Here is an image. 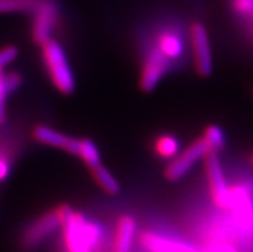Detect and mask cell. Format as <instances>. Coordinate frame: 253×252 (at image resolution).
I'll use <instances>...</instances> for the list:
<instances>
[{"mask_svg": "<svg viewBox=\"0 0 253 252\" xmlns=\"http://www.w3.org/2000/svg\"><path fill=\"white\" fill-rule=\"evenodd\" d=\"M12 170V165H10V160L4 154H0V182H4L10 174Z\"/></svg>", "mask_w": 253, "mask_h": 252, "instance_id": "obj_24", "label": "cell"}, {"mask_svg": "<svg viewBox=\"0 0 253 252\" xmlns=\"http://www.w3.org/2000/svg\"><path fill=\"white\" fill-rule=\"evenodd\" d=\"M32 14V39L36 44L42 45L51 39L59 22V5L55 0H42Z\"/></svg>", "mask_w": 253, "mask_h": 252, "instance_id": "obj_5", "label": "cell"}, {"mask_svg": "<svg viewBox=\"0 0 253 252\" xmlns=\"http://www.w3.org/2000/svg\"><path fill=\"white\" fill-rule=\"evenodd\" d=\"M206 144L209 146L210 152H216L222 150L225 146V133L220 126L217 125H210L205 129V134H203Z\"/></svg>", "mask_w": 253, "mask_h": 252, "instance_id": "obj_18", "label": "cell"}, {"mask_svg": "<svg viewBox=\"0 0 253 252\" xmlns=\"http://www.w3.org/2000/svg\"><path fill=\"white\" fill-rule=\"evenodd\" d=\"M170 59L154 45L148 50L143 62L140 86L144 92H152L161 83L162 77L170 68Z\"/></svg>", "mask_w": 253, "mask_h": 252, "instance_id": "obj_9", "label": "cell"}, {"mask_svg": "<svg viewBox=\"0 0 253 252\" xmlns=\"http://www.w3.org/2000/svg\"><path fill=\"white\" fill-rule=\"evenodd\" d=\"M5 74L4 70L0 71V125H3L6 120V99L12 94L6 85Z\"/></svg>", "mask_w": 253, "mask_h": 252, "instance_id": "obj_19", "label": "cell"}, {"mask_svg": "<svg viewBox=\"0 0 253 252\" xmlns=\"http://www.w3.org/2000/svg\"><path fill=\"white\" fill-rule=\"evenodd\" d=\"M251 162H252V166H253V156H252V158H251Z\"/></svg>", "mask_w": 253, "mask_h": 252, "instance_id": "obj_25", "label": "cell"}, {"mask_svg": "<svg viewBox=\"0 0 253 252\" xmlns=\"http://www.w3.org/2000/svg\"><path fill=\"white\" fill-rule=\"evenodd\" d=\"M66 252H98L103 243L99 223L90 220L67 204L58 207Z\"/></svg>", "mask_w": 253, "mask_h": 252, "instance_id": "obj_1", "label": "cell"}, {"mask_svg": "<svg viewBox=\"0 0 253 252\" xmlns=\"http://www.w3.org/2000/svg\"><path fill=\"white\" fill-rule=\"evenodd\" d=\"M61 224L58 208L49 211L42 216L38 217L27 227L22 236V245L26 249H35L40 243L53 236L61 228Z\"/></svg>", "mask_w": 253, "mask_h": 252, "instance_id": "obj_8", "label": "cell"}, {"mask_svg": "<svg viewBox=\"0 0 253 252\" xmlns=\"http://www.w3.org/2000/svg\"><path fill=\"white\" fill-rule=\"evenodd\" d=\"M77 157L81 158L83 162L90 170L95 169V167L102 165V157H100L99 148L96 147V144L91 139H87V138L80 139V147H79Z\"/></svg>", "mask_w": 253, "mask_h": 252, "instance_id": "obj_14", "label": "cell"}, {"mask_svg": "<svg viewBox=\"0 0 253 252\" xmlns=\"http://www.w3.org/2000/svg\"><path fill=\"white\" fill-rule=\"evenodd\" d=\"M202 252H238V250L233 243L224 241V242L207 243V246L202 249Z\"/></svg>", "mask_w": 253, "mask_h": 252, "instance_id": "obj_22", "label": "cell"}, {"mask_svg": "<svg viewBox=\"0 0 253 252\" xmlns=\"http://www.w3.org/2000/svg\"><path fill=\"white\" fill-rule=\"evenodd\" d=\"M230 207L237 229L244 236L253 234V200L243 187L230 188Z\"/></svg>", "mask_w": 253, "mask_h": 252, "instance_id": "obj_6", "label": "cell"}, {"mask_svg": "<svg viewBox=\"0 0 253 252\" xmlns=\"http://www.w3.org/2000/svg\"><path fill=\"white\" fill-rule=\"evenodd\" d=\"M205 167L212 200L220 210L229 211L231 193L230 187L226 183L224 169L216 152H209L206 154Z\"/></svg>", "mask_w": 253, "mask_h": 252, "instance_id": "obj_3", "label": "cell"}, {"mask_svg": "<svg viewBox=\"0 0 253 252\" xmlns=\"http://www.w3.org/2000/svg\"><path fill=\"white\" fill-rule=\"evenodd\" d=\"M140 241L148 252H202V250L186 241L154 232H145Z\"/></svg>", "mask_w": 253, "mask_h": 252, "instance_id": "obj_10", "label": "cell"}, {"mask_svg": "<svg viewBox=\"0 0 253 252\" xmlns=\"http://www.w3.org/2000/svg\"><path fill=\"white\" fill-rule=\"evenodd\" d=\"M5 77L6 85L9 88L10 93L16 92L19 86H21V84H22V77H21V75L18 72H13V71L12 72H8V74H5Z\"/></svg>", "mask_w": 253, "mask_h": 252, "instance_id": "obj_23", "label": "cell"}, {"mask_svg": "<svg viewBox=\"0 0 253 252\" xmlns=\"http://www.w3.org/2000/svg\"><path fill=\"white\" fill-rule=\"evenodd\" d=\"M231 8L238 16L253 17V0H231Z\"/></svg>", "mask_w": 253, "mask_h": 252, "instance_id": "obj_20", "label": "cell"}, {"mask_svg": "<svg viewBox=\"0 0 253 252\" xmlns=\"http://www.w3.org/2000/svg\"><path fill=\"white\" fill-rule=\"evenodd\" d=\"M42 0H0V14L32 13Z\"/></svg>", "mask_w": 253, "mask_h": 252, "instance_id": "obj_17", "label": "cell"}, {"mask_svg": "<svg viewBox=\"0 0 253 252\" xmlns=\"http://www.w3.org/2000/svg\"><path fill=\"white\" fill-rule=\"evenodd\" d=\"M190 40L194 51V63L199 76H210L213 70L209 32L203 23L196 22L190 27Z\"/></svg>", "mask_w": 253, "mask_h": 252, "instance_id": "obj_7", "label": "cell"}, {"mask_svg": "<svg viewBox=\"0 0 253 252\" xmlns=\"http://www.w3.org/2000/svg\"><path fill=\"white\" fill-rule=\"evenodd\" d=\"M42 59L51 83L62 94H71L75 90V75L67 54L59 42L51 38L42 45Z\"/></svg>", "mask_w": 253, "mask_h": 252, "instance_id": "obj_2", "label": "cell"}, {"mask_svg": "<svg viewBox=\"0 0 253 252\" xmlns=\"http://www.w3.org/2000/svg\"><path fill=\"white\" fill-rule=\"evenodd\" d=\"M156 47L164 53L170 61L179 59L184 53V42L179 34L173 31L161 32L156 42Z\"/></svg>", "mask_w": 253, "mask_h": 252, "instance_id": "obj_12", "label": "cell"}, {"mask_svg": "<svg viewBox=\"0 0 253 252\" xmlns=\"http://www.w3.org/2000/svg\"><path fill=\"white\" fill-rule=\"evenodd\" d=\"M17 55H18V50L13 45H8L0 49V71L4 70L6 66H9L16 59Z\"/></svg>", "mask_w": 253, "mask_h": 252, "instance_id": "obj_21", "label": "cell"}, {"mask_svg": "<svg viewBox=\"0 0 253 252\" xmlns=\"http://www.w3.org/2000/svg\"><path fill=\"white\" fill-rule=\"evenodd\" d=\"M91 172H93V176L94 179H95V182L98 183V185H99L103 191L107 192L108 195H117V193H119V180L115 178V175H113L112 172L109 171L107 167L100 165V166L91 170Z\"/></svg>", "mask_w": 253, "mask_h": 252, "instance_id": "obj_15", "label": "cell"}, {"mask_svg": "<svg viewBox=\"0 0 253 252\" xmlns=\"http://www.w3.org/2000/svg\"><path fill=\"white\" fill-rule=\"evenodd\" d=\"M32 137L39 143L50 146L54 148H62L66 150L70 137L64 135L61 131L55 130L54 128L46 126V125H38L32 130Z\"/></svg>", "mask_w": 253, "mask_h": 252, "instance_id": "obj_13", "label": "cell"}, {"mask_svg": "<svg viewBox=\"0 0 253 252\" xmlns=\"http://www.w3.org/2000/svg\"><path fill=\"white\" fill-rule=\"evenodd\" d=\"M138 233V223L132 216L124 215L119 219L112 238V252H132Z\"/></svg>", "mask_w": 253, "mask_h": 252, "instance_id": "obj_11", "label": "cell"}, {"mask_svg": "<svg viewBox=\"0 0 253 252\" xmlns=\"http://www.w3.org/2000/svg\"><path fill=\"white\" fill-rule=\"evenodd\" d=\"M154 150L161 158L172 160L173 157L180 152V142L173 135H162V137L158 138L156 144H154Z\"/></svg>", "mask_w": 253, "mask_h": 252, "instance_id": "obj_16", "label": "cell"}, {"mask_svg": "<svg viewBox=\"0 0 253 252\" xmlns=\"http://www.w3.org/2000/svg\"><path fill=\"white\" fill-rule=\"evenodd\" d=\"M209 152V146L206 144L205 139L199 138L173 157L165 170V175L171 182H176L185 176L193 166H196L199 160L205 158Z\"/></svg>", "mask_w": 253, "mask_h": 252, "instance_id": "obj_4", "label": "cell"}]
</instances>
